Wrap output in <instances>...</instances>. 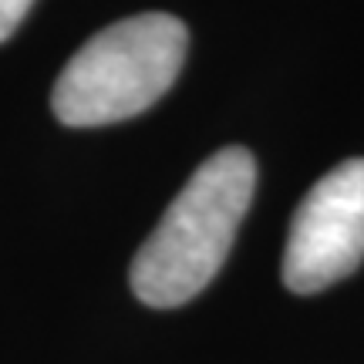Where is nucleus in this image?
<instances>
[{"label": "nucleus", "instance_id": "7ed1b4c3", "mask_svg": "<svg viewBox=\"0 0 364 364\" xmlns=\"http://www.w3.org/2000/svg\"><path fill=\"white\" fill-rule=\"evenodd\" d=\"M364 260V159H348L300 199L284 247V284L321 294Z\"/></svg>", "mask_w": 364, "mask_h": 364}, {"label": "nucleus", "instance_id": "f257e3e1", "mask_svg": "<svg viewBox=\"0 0 364 364\" xmlns=\"http://www.w3.org/2000/svg\"><path fill=\"white\" fill-rule=\"evenodd\" d=\"M257 189V162L230 145L209 156L169 203L132 260V290L149 307H179L220 273Z\"/></svg>", "mask_w": 364, "mask_h": 364}, {"label": "nucleus", "instance_id": "f03ea898", "mask_svg": "<svg viewBox=\"0 0 364 364\" xmlns=\"http://www.w3.org/2000/svg\"><path fill=\"white\" fill-rule=\"evenodd\" d=\"M186 48L189 31L172 14H135L108 24L58 75L54 115L71 129L142 115L179 78Z\"/></svg>", "mask_w": 364, "mask_h": 364}, {"label": "nucleus", "instance_id": "20e7f679", "mask_svg": "<svg viewBox=\"0 0 364 364\" xmlns=\"http://www.w3.org/2000/svg\"><path fill=\"white\" fill-rule=\"evenodd\" d=\"M31 7H34V0H0V44L21 27Z\"/></svg>", "mask_w": 364, "mask_h": 364}]
</instances>
